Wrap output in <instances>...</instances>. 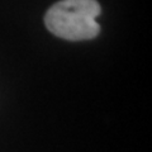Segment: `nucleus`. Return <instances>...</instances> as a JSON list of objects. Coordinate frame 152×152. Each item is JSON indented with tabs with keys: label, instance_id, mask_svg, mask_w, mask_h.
Listing matches in <instances>:
<instances>
[{
	"label": "nucleus",
	"instance_id": "f257e3e1",
	"mask_svg": "<svg viewBox=\"0 0 152 152\" xmlns=\"http://www.w3.org/2000/svg\"><path fill=\"white\" fill-rule=\"evenodd\" d=\"M96 0H61L45 15V24L52 34L67 41H86L100 32L96 17L100 14Z\"/></svg>",
	"mask_w": 152,
	"mask_h": 152
}]
</instances>
